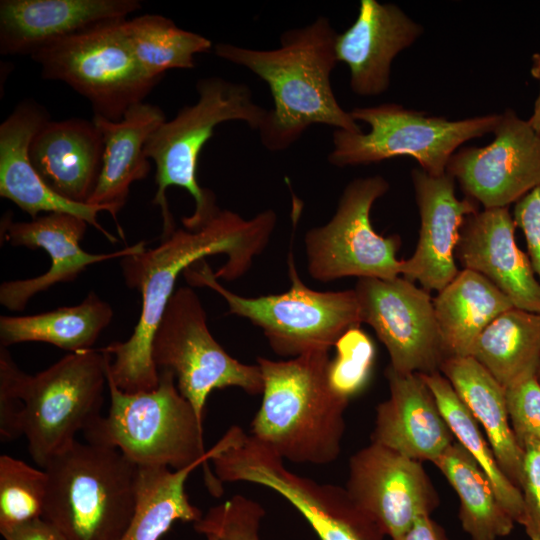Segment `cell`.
<instances>
[{"mask_svg":"<svg viewBox=\"0 0 540 540\" xmlns=\"http://www.w3.org/2000/svg\"><path fill=\"white\" fill-rule=\"evenodd\" d=\"M4 540H65L63 536L42 517L24 524L1 528Z\"/></svg>","mask_w":540,"mask_h":540,"instance_id":"41","label":"cell"},{"mask_svg":"<svg viewBox=\"0 0 540 540\" xmlns=\"http://www.w3.org/2000/svg\"><path fill=\"white\" fill-rule=\"evenodd\" d=\"M440 372L484 429L503 473L519 488L523 449L509 421L504 387L472 356L447 357Z\"/></svg>","mask_w":540,"mask_h":540,"instance_id":"26","label":"cell"},{"mask_svg":"<svg viewBox=\"0 0 540 540\" xmlns=\"http://www.w3.org/2000/svg\"><path fill=\"white\" fill-rule=\"evenodd\" d=\"M424 27L393 3L361 0L357 18L337 34L338 62L349 68V86L359 96H378L391 83L395 57L414 44Z\"/></svg>","mask_w":540,"mask_h":540,"instance_id":"20","label":"cell"},{"mask_svg":"<svg viewBox=\"0 0 540 540\" xmlns=\"http://www.w3.org/2000/svg\"><path fill=\"white\" fill-rule=\"evenodd\" d=\"M515 229L509 207L478 210L461 226L455 258L463 269L487 278L515 308L540 314V281L516 244Z\"/></svg>","mask_w":540,"mask_h":540,"instance_id":"19","label":"cell"},{"mask_svg":"<svg viewBox=\"0 0 540 540\" xmlns=\"http://www.w3.org/2000/svg\"><path fill=\"white\" fill-rule=\"evenodd\" d=\"M196 90L197 102L162 123L145 145L147 158L156 166L153 204L161 209L162 238L176 229L166 198L170 186L184 188L194 199V212L182 219L186 229H199L219 210L214 193L201 187L197 179L200 152L215 127L227 121H243L258 130L268 113L253 100L251 89L244 83L210 76L199 79Z\"/></svg>","mask_w":540,"mask_h":540,"instance_id":"5","label":"cell"},{"mask_svg":"<svg viewBox=\"0 0 540 540\" xmlns=\"http://www.w3.org/2000/svg\"><path fill=\"white\" fill-rule=\"evenodd\" d=\"M419 210V239L412 256L401 260V275L431 292L444 289L460 270L455 249L465 218L478 211L477 203L455 194V180L447 173L431 176L421 168L411 171Z\"/></svg>","mask_w":540,"mask_h":540,"instance_id":"18","label":"cell"},{"mask_svg":"<svg viewBox=\"0 0 540 540\" xmlns=\"http://www.w3.org/2000/svg\"><path fill=\"white\" fill-rule=\"evenodd\" d=\"M264 516L265 509L259 502L236 494L210 508L193 527L206 540H261Z\"/></svg>","mask_w":540,"mask_h":540,"instance_id":"36","label":"cell"},{"mask_svg":"<svg viewBox=\"0 0 540 540\" xmlns=\"http://www.w3.org/2000/svg\"><path fill=\"white\" fill-rule=\"evenodd\" d=\"M42 518L65 540H120L135 511L139 467L120 450L76 441L44 468Z\"/></svg>","mask_w":540,"mask_h":540,"instance_id":"6","label":"cell"},{"mask_svg":"<svg viewBox=\"0 0 540 540\" xmlns=\"http://www.w3.org/2000/svg\"><path fill=\"white\" fill-rule=\"evenodd\" d=\"M122 21L58 40L31 55L43 78L66 83L90 102L94 116L112 121L142 103L161 80L150 77L136 60Z\"/></svg>","mask_w":540,"mask_h":540,"instance_id":"9","label":"cell"},{"mask_svg":"<svg viewBox=\"0 0 540 540\" xmlns=\"http://www.w3.org/2000/svg\"><path fill=\"white\" fill-rule=\"evenodd\" d=\"M330 360L329 350L287 360L257 358L262 402L250 435L283 460L325 465L341 452L349 401L329 384Z\"/></svg>","mask_w":540,"mask_h":540,"instance_id":"3","label":"cell"},{"mask_svg":"<svg viewBox=\"0 0 540 540\" xmlns=\"http://www.w3.org/2000/svg\"><path fill=\"white\" fill-rule=\"evenodd\" d=\"M288 273V291L254 298L222 286L205 261L193 264L183 274L189 286L208 287L222 296L229 314L261 328L274 353L281 357L330 350L347 330L362 323L354 289L317 291L307 287L297 273L292 252Z\"/></svg>","mask_w":540,"mask_h":540,"instance_id":"7","label":"cell"},{"mask_svg":"<svg viewBox=\"0 0 540 540\" xmlns=\"http://www.w3.org/2000/svg\"><path fill=\"white\" fill-rule=\"evenodd\" d=\"M503 387L536 374L540 364V314L511 308L477 338L471 355Z\"/></svg>","mask_w":540,"mask_h":540,"instance_id":"31","label":"cell"},{"mask_svg":"<svg viewBox=\"0 0 540 540\" xmlns=\"http://www.w3.org/2000/svg\"><path fill=\"white\" fill-rule=\"evenodd\" d=\"M50 120L46 109L32 100L19 103L0 125V196L37 218L41 212L67 213L85 220L110 242L117 238L98 221L104 206L67 200L40 178L29 158V146L38 130Z\"/></svg>","mask_w":540,"mask_h":540,"instance_id":"21","label":"cell"},{"mask_svg":"<svg viewBox=\"0 0 540 540\" xmlns=\"http://www.w3.org/2000/svg\"><path fill=\"white\" fill-rule=\"evenodd\" d=\"M354 291L361 322L384 344L390 367L403 374L440 372L447 355L430 292L402 276L359 278Z\"/></svg>","mask_w":540,"mask_h":540,"instance_id":"14","label":"cell"},{"mask_svg":"<svg viewBox=\"0 0 540 540\" xmlns=\"http://www.w3.org/2000/svg\"><path fill=\"white\" fill-rule=\"evenodd\" d=\"M433 464L457 493L461 526L471 540H497L511 533L515 521L499 501L483 469L458 441Z\"/></svg>","mask_w":540,"mask_h":540,"instance_id":"29","label":"cell"},{"mask_svg":"<svg viewBox=\"0 0 540 540\" xmlns=\"http://www.w3.org/2000/svg\"><path fill=\"white\" fill-rule=\"evenodd\" d=\"M27 373L6 347H0V437L7 442L23 436V392Z\"/></svg>","mask_w":540,"mask_h":540,"instance_id":"38","label":"cell"},{"mask_svg":"<svg viewBox=\"0 0 540 540\" xmlns=\"http://www.w3.org/2000/svg\"><path fill=\"white\" fill-rule=\"evenodd\" d=\"M121 26L136 60L152 78L162 79L170 69H193L194 56L212 47L206 37L158 14L125 19Z\"/></svg>","mask_w":540,"mask_h":540,"instance_id":"32","label":"cell"},{"mask_svg":"<svg viewBox=\"0 0 540 540\" xmlns=\"http://www.w3.org/2000/svg\"><path fill=\"white\" fill-rule=\"evenodd\" d=\"M494 139L459 148L446 173L484 209L509 207L540 186V134L512 108L501 113Z\"/></svg>","mask_w":540,"mask_h":540,"instance_id":"15","label":"cell"},{"mask_svg":"<svg viewBox=\"0 0 540 540\" xmlns=\"http://www.w3.org/2000/svg\"><path fill=\"white\" fill-rule=\"evenodd\" d=\"M389 397L376 407L371 442L417 461L440 457L455 437L419 373L385 370Z\"/></svg>","mask_w":540,"mask_h":540,"instance_id":"23","label":"cell"},{"mask_svg":"<svg viewBox=\"0 0 540 540\" xmlns=\"http://www.w3.org/2000/svg\"><path fill=\"white\" fill-rule=\"evenodd\" d=\"M328 380L333 391L349 401L367 385L375 361L372 339L359 326L347 330L336 342Z\"/></svg>","mask_w":540,"mask_h":540,"instance_id":"35","label":"cell"},{"mask_svg":"<svg viewBox=\"0 0 540 540\" xmlns=\"http://www.w3.org/2000/svg\"><path fill=\"white\" fill-rule=\"evenodd\" d=\"M433 305L447 357L470 356L483 330L514 307L487 278L468 269L437 292Z\"/></svg>","mask_w":540,"mask_h":540,"instance_id":"27","label":"cell"},{"mask_svg":"<svg viewBox=\"0 0 540 540\" xmlns=\"http://www.w3.org/2000/svg\"><path fill=\"white\" fill-rule=\"evenodd\" d=\"M420 375L432 391L455 440L483 469L499 501L515 523L522 525L524 505L521 491L501 470L490 444L479 428V423L441 372Z\"/></svg>","mask_w":540,"mask_h":540,"instance_id":"33","label":"cell"},{"mask_svg":"<svg viewBox=\"0 0 540 540\" xmlns=\"http://www.w3.org/2000/svg\"><path fill=\"white\" fill-rule=\"evenodd\" d=\"M141 8L138 0H1L0 53L31 56L58 40L127 19Z\"/></svg>","mask_w":540,"mask_h":540,"instance_id":"22","label":"cell"},{"mask_svg":"<svg viewBox=\"0 0 540 540\" xmlns=\"http://www.w3.org/2000/svg\"><path fill=\"white\" fill-rule=\"evenodd\" d=\"M88 223L67 213H48L30 221H1V236L12 246L44 249L51 259L42 275L5 281L0 286V303L9 310L22 311L36 294L57 283L74 281L90 265L143 251V241L111 253H89L80 246Z\"/></svg>","mask_w":540,"mask_h":540,"instance_id":"17","label":"cell"},{"mask_svg":"<svg viewBox=\"0 0 540 540\" xmlns=\"http://www.w3.org/2000/svg\"><path fill=\"white\" fill-rule=\"evenodd\" d=\"M356 122L367 133L335 129L328 162L339 168L370 165L396 157H411L431 176L446 173L451 156L465 142L493 133L501 113L449 120L408 109L396 103L355 107Z\"/></svg>","mask_w":540,"mask_h":540,"instance_id":"8","label":"cell"},{"mask_svg":"<svg viewBox=\"0 0 540 540\" xmlns=\"http://www.w3.org/2000/svg\"><path fill=\"white\" fill-rule=\"evenodd\" d=\"M504 393L509 421L519 445L528 441L540 443V383L536 374L515 380L504 387Z\"/></svg>","mask_w":540,"mask_h":540,"instance_id":"37","label":"cell"},{"mask_svg":"<svg viewBox=\"0 0 540 540\" xmlns=\"http://www.w3.org/2000/svg\"><path fill=\"white\" fill-rule=\"evenodd\" d=\"M110 408L84 430L87 442L114 447L137 466L179 470L211 459L235 444L245 432L231 426L205 449L203 424L181 395L174 374L159 370V383L149 391L127 393L107 375Z\"/></svg>","mask_w":540,"mask_h":540,"instance_id":"4","label":"cell"},{"mask_svg":"<svg viewBox=\"0 0 540 540\" xmlns=\"http://www.w3.org/2000/svg\"><path fill=\"white\" fill-rule=\"evenodd\" d=\"M389 187L380 175L353 179L343 189L332 218L306 232L307 271L314 280L401 275L402 261L396 258L400 236L378 234L370 220L373 204Z\"/></svg>","mask_w":540,"mask_h":540,"instance_id":"13","label":"cell"},{"mask_svg":"<svg viewBox=\"0 0 540 540\" xmlns=\"http://www.w3.org/2000/svg\"><path fill=\"white\" fill-rule=\"evenodd\" d=\"M106 364L104 352L88 349L69 353L35 375L27 374L23 436L31 458L42 469L101 416Z\"/></svg>","mask_w":540,"mask_h":540,"instance_id":"10","label":"cell"},{"mask_svg":"<svg viewBox=\"0 0 540 540\" xmlns=\"http://www.w3.org/2000/svg\"><path fill=\"white\" fill-rule=\"evenodd\" d=\"M530 73L538 81L539 88L528 122L540 134V51L532 55Z\"/></svg>","mask_w":540,"mask_h":540,"instance_id":"43","label":"cell"},{"mask_svg":"<svg viewBox=\"0 0 540 540\" xmlns=\"http://www.w3.org/2000/svg\"><path fill=\"white\" fill-rule=\"evenodd\" d=\"M46 471L23 460L0 456V529L42 517L47 495Z\"/></svg>","mask_w":540,"mask_h":540,"instance_id":"34","label":"cell"},{"mask_svg":"<svg viewBox=\"0 0 540 540\" xmlns=\"http://www.w3.org/2000/svg\"><path fill=\"white\" fill-rule=\"evenodd\" d=\"M345 489L392 540L440 505L422 462L374 442L350 457Z\"/></svg>","mask_w":540,"mask_h":540,"instance_id":"16","label":"cell"},{"mask_svg":"<svg viewBox=\"0 0 540 540\" xmlns=\"http://www.w3.org/2000/svg\"><path fill=\"white\" fill-rule=\"evenodd\" d=\"M337 32L328 18L291 28L280 36L276 49L258 50L217 43L214 53L250 70L267 83L273 107L257 130L271 152L288 149L313 125H327L352 133L361 126L338 103L330 77L338 63Z\"/></svg>","mask_w":540,"mask_h":540,"instance_id":"2","label":"cell"},{"mask_svg":"<svg viewBox=\"0 0 540 540\" xmlns=\"http://www.w3.org/2000/svg\"><path fill=\"white\" fill-rule=\"evenodd\" d=\"M276 223L273 210L244 219L219 209L199 229H175L157 247L121 258L124 282L140 292L142 306L131 336L100 349L107 356V375L119 389L136 393L157 387L152 343L178 276L207 256L224 254L226 261L215 277L228 281L242 277L268 245Z\"/></svg>","mask_w":540,"mask_h":540,"instance_id":"1","label":"cell"},{"mask_svg":"<svg viewBox=\"0 0 540 540\" xmlns=\"http://www.w3.org/2000/svg\"><path fill=\"white\" fill-rule=\"evenodd\" d=\"M206 460L179 470L139 467L137 503L133 517L120 540H159L176 521L195 523L203 516L185 491L189 475Z\"/></svg>","mask_w":540,"mask_h":540,"instance_id":"30","label":"cell"},{"mask_svg":"<svg viewBox=\"0 0 540 540\" xmlns=\"http://www.w3.org/2000/svg\"><path fill=\"white\" fill-rule=\"evenodd\" d=\"M513 219L527 245V254L540 281V186L514 204Z\"/></svg>","mask_w":540,"mask_h":540,"instance_id":"40","label":"cell"},{"mask_svg":"<svg viewBox=\"0 0 540 540\" xmlns=\"http://www.w3.org/2000/svg\"><path fill=\"white\" fill-rule=\"evenodd\" d=\"M523 449L519 489L524 505L522 526L530 540H540V443L528 441Z\"/></svg>","mask_w":540,"mask_h":540,"instance_id":"39","label":"cell"},{"mask_svg":"<svg viewBox=\"0 0 540 540\" xmlns=\"http://www.w3.org/2000/svg\"><path fill=\"white\" fill-rule=\"evenodd\" d=\"M536 376H537V379H538V381H539V383H540V364H539V367H538Z\"/></svg>","mask_w":540,"mask_h":540,"instance_id":"44","label":"cell"},{"mask_svg":"<svg viewBox=\"0 0 540 540\" xmlns=\"http://www.w3.org/2000/svg\"><path fill=\"white\" fill-rule=\"evenodd\" d=\"M113 318L110 304L94 291L74 306L26 316L0 317V343L8 347L44 342L70 353L92 349Z\"/></svg>","mask_w":540,"mask_h":540,"instance_id":"28","label":"cell"},{"mask_svg":"<svg viewBox=\"0 0 540 540\" xmlns=\"http://www.w3.org/2000/svg\"><path fill=\"white\" fill-rule=\"evenodd\" d=\"M166 120L159 106L145 102L129 108L119 121L93 117L103 138L104 151L98 182L87 204L106 207L117 223V214L126 204L131 185L145 179L151 170L145 145ZM118 228L124 238L119 225Z\"/></svg>","mask_w":540,"mask_h":540,"instance_id":"25","label":"cell"},{"mask_svg":"<svg viewBox=\"0 0 540 540\" xmlns=\"http://www.w3.org/2000/svg\"><path fill=\"white\" fill-rule=\"evenodd\" d=\"M152 359L158 370L174 374L179 392L202 424L213 390L238 387L251 395L263 390L259 366L238 361L214 339L201 300L189 285L170 298L153 339Z\"/></svg>","mask_w":540,"mask_h":540,"instance_id":"11","label":"cell"},{"mask_svg":"<svg viewBox=\"0 0 540 540\" xmlns=\"http://www.w3.org/2000/svg\"><path fill=\"white\" fill-rule=\"evenodd\" d=\"M103 151V138L93 121L48 120L32 138L29 158L51 190L87 204L98 182Z\"/></svg>","mask_w":540,"mask_h":540,"instance_id":"24","label":"cell"},{"mask_svg":"<svg viewBox=\"0 0 540 540\" xmlns=\"http://www.w3.org/2000/svg\"><path fill=\"white\" fill-rule=\"evenodd\" d=\"M211 462L218 483L250 482L280 494L320 540H384L386 536L345 487L318 483L290 471L281 457L250 434L244 432L238 442Z\"/></svg>","mask_w":540,"mask_h":540,"instance_id":"12","label":"cell"},{"mask_svg":"<svg viewBox=\"0 0 540 540\" xmlns=\"http://www.w3.org/2000/svg\"><path fill=\"white\" fill-rule=\"evenodd\" d=\"M397 540H449L445 530L431 516L417 519Z\"/></svg>","mask_w":540,"mask_h":540,"instance_id":"42","label":"cell"}]
</instances>
